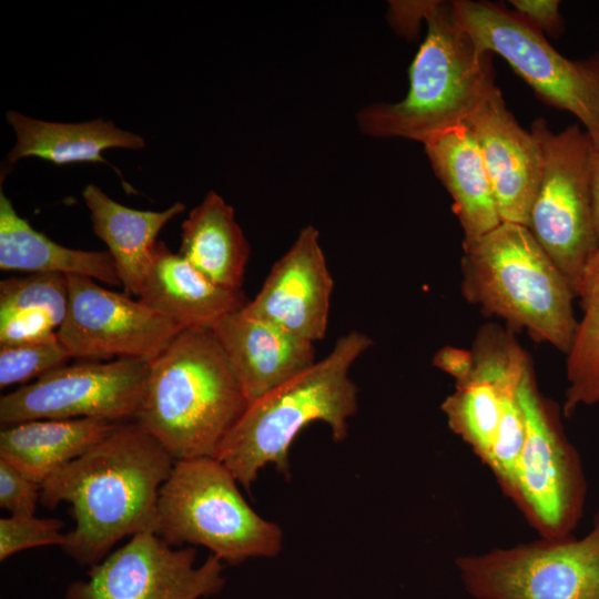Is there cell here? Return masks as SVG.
<instances>
[{
	"label": "cell",
	"mask_w": 599,
	"mask_h": 599,
	"mask_svg": "<svg viewBox=\"0 0 599 599\" xmlns=\"http://www.w3.org/2000/svg\"><path fill=\"white\" fill-rule=\"evenodd\" d=\"M174 459L134 420L118 423L41 484L40 504L71 505L74 528L61 548L79 565L103 560L123 538L156 529L158 499Z\"/></svg>",
	"instance_id": "6da1fadb"
},
{
	"label": "cell",
	"mask_w": 599,
	"mask_h": 599,
	"mask_svg": "<svg viewBox=\"0 0 599 599\" xmlns=\"http://www.w3.org/2000/svg\"><path fill=\"white\" fill-rule=\"evenodd\" d=\"M247 406L212 329L190 327L150 362L133 420L174 461L216 458Z\"/></svg>",
	"instance_id": "7a4b0ae2"
},
{
	"label": "cell",
	"mask_w": 599,
	"mask_h": 599,
	"mask_svg": "<svg viewBox=\"0 0 599 599\" xmlns=\"http://www.w3.org/2000/svg\"><path fill=\"white\" fill-rule=\"evenodd\" d=\"M372 345L373 339L359 331L342 335L312 367L251 403L226 435L216 459L250 490L268 464L291 477L290 447L311 423L327 424L333 439L344 440L348 419L357 412L358 388L349 369Z\"/></svg>",
	"instance_id": "3957f363"
},
{
	"label": "cell",
	"mask_w": 599,
	"mask_h": 599,
	"mask_svg": "<svg viewBox=\"0 0 599 599\" xmlns=\"http://www.w3.org/2000/svg\"><path fill=\"white\" fill-rule=\"evenodd\" d=\"M427 34L409 68V90L396 103L357 114L361 130L376 138L428 139L466 124L496 87L490 53L480 52L457 24L450 2L425 1Z\"/></svg>",
	"instance_id": "277c9868"
},
{
	"label": "cell",
	"mask_w": 599,
	"mask_h": 599,
	"mask_svg": "<svg viewBox=\"0 0 599 599\" xmlns=\"http://www.w3.org/2000/svg\"><path fill=\"white\" fill-rule=\"evenodd\" d=\"M463 250L460 291L468 303L568 353L576 294L527 226L501 222Z\"/></svg>",
	"instance_id": "5b68a950"
},
{
	"label": "cell",
	"mask_w": 599,
	"mask_h": 599,
	"mask_svg": "<svg viewBox=\"0 0 599 599\" xmlns=\"http://www.w3.org/2000/svg\"><path fill=\"white\" fill-rule=\"evenodd\" d=\"M155 532L171 546H203L231 566L273 558L283 547L281 527L248 506L216 458L174 463L159 493Z\"/></svg>",
	"instance_id": "8992f818"
},
{
	"label": "cell",
	"mask_w": 599,
	"mask_h": 599,
	"mask_svg": "<svg viewBox=\"0 0 599 599\" xmlns=\"http://www.w3.org/2000/svg\"><path fill=\"white\" fill-rule=\"evenodd\" d=\"M525 415L524 446L502 490L544 538L572 535L586 505L587 481L580 456L560 422L559 407L538 388L532 363L518 388Z\"/></svg>",
	"instance_id": "52a82bcc"
},
{
	"label": "cell",
	"mask_w": 599,
	"mask_h": 599,
	"mask_svg": "<svg viewBox=\"0 0 599 599\" xmlns=\"http://www.w3.org/2000/svg\"><path fill=\"white\" fill-rule=\"evenodd\" d=\"M530 132L539 143L542 167L527 227L578 297L598 253L590 194L593 142L577 125L555 133L542 118L532 122Z\"/></svg>",
	"instance_id": "ba28073f"
},
{
	"label": "cell",
	"mask_w": 599,
	"mask_h": 599,
	"mask_svg": "<svg viewBox=\"0 0 599 599\" xmlns=\"http://www.w3.org/2000/svg\"><path fill=\"white\" fill-rule=\"evenodd\" d=\"M457 24L483 53H497L535 92L577 116L599 144V54L570 60L516 12L487 1L450 2Z\"/></svg>",
	"instance_id": "9c48e42d"
},
{
	"label": "cell",
	"mask_w": 599,
	"mask_h": 599,
	"mask_svg": "<svg viewBox=\"0 0 599 599\" xmlns=\"http://www.w3.org/2000/svg\"><path fill=\"white\" fill-rule=\"evenodd\" d=\"M455 566L473 599H599V512L583 537H539Z\"/></svg>",
	"instance_id": "30bf717a"
},
{
	"label": "cell",
	"mask_w": 599,
	"mask_h": 599,
	"mask_svg": "<svg viewBox=\"0 0 599 599\" xmlns=\"http://www.w3.org/2000/svg\"><path fill=\"white\" fill-rule=\"evenodd\" d=\"M150 362H79L39 377L0 398L2 427L37 419L133 420Z\"/></svg>",
	"instance_id": "8fae6325"
},
{
	"label": "cell",
	"mask_w": 599,
	"mask_h": 599,
	"mask_svg": "<svg viewBox=\"0 0 599 599\" xmlns=\"http://www.w3.org/2000/svg\"><path fill=\"white\" fill-rule=\"evenodd\" d=\"M173 547L154 530L138 532L70 583L64 599H200L223 589L220 558L195 566V548Z\"/></svg>",
	"instance_id": "7c38bea8"
},
{
	"label": "cell",
	"mask_w": 599,
	"mask_h": 599,
	"mask_svg": "<svg viewBox=\"0 0 599 599\" xmlns=\"http://www.w3.org/2000/svg\"><path fill=\"white\" fill-rule=\"evenodd\" d=\"M69 302L57 332L72 358L151 362L184 329L167 316L95 280L67 275Z\"/></svg>",
	"instance_id": "4fadbf2b"
},
{
	"label": "cell",
	"mask_w": 599,
	"mask_h": 599,
	"mask_svg": "<svg viewBox=\"0 0 599 599\" xmlns=\"http://www.w3.org/2000/svg\"><path fill=\"white\" fill-rule=\"evenodd\" d=\"M469 375L440 405L449 429L485 465L490 455L507 388L521 379L531 359L515 336L488 323L477 331Z\"/></svg>",
	"instance_id": "5bb4252c"
},
{
	"label": "cell",
	"mask_w": 599,
	"mask_h": 599,
	"mask_svg": "<svg viewBox=\"0 0 599 599\" xmlns=\"http://www.w3.org/2000/svg\"><path fill=\"white\" fill-rule=\"evenodd\" d=\"M333 288L318 231L307 225L242 312L315 343L326 335Z\"/></svg>",
	"instance_id": "9a60e30c"
},
{
	"label": "cell",
	"mask_w": 599,
	"mask_h": 599,
	"mask_svg": "<svg viewBox=\"0 0 599 599\" xmlns=\"http://www.w3.org/2000/svg\"><path fill=\"white\" fill-rule=\"evenodd\" d=\"M466 125L479 144L501 222L527 226L541 177L537 139L518 124L498 88Z\"/></svg>",
	"instance_id": "2e32d148"
},
{
	"label": "cell",
	"mask_w": 599,
	"mask_h": 599,
	"mask_svg": "<svg viewBox=\"0 0 599 599\" xmlns=\"http://www.w3.org/2000/svg\"><path fill=\"white\" fill-rule=\"evenodd\" d=\"M248 405L316 363L314 343L242 309L211 328Z\"/></svg>",
	"instance_id": "e0dca14e"
},
{
	"label": "cell",
	"mask_w": 599,
	"mask_h": 599,
	"mask_svg": "<svg viewBox=\"0 0 599 599\" xmlns=\"http://www.w3.org/2000/svg\"><path fill=\"white\" fill-rule=\"evenodd\" d=\"M139 300L183 328H213L248 302L242 291L214 284L162 242L156 243Z\"/></svg>",
	"instance_id": "ac0fdd59"
},
{
	"label": "cell",
	"mask_w": 599,
	"mask_h": 599,
	"mask_svg": "<svg viewBox=\"0 0 599 599\" xmlns=\"http://www.w3.org/2000/svg\"><path fill=\"white\" fill-rule=\"evenodd\" d=\"M432 167L453 199V210L470 244L501 223L479 144L466 125L439 133L425 143Z\"/></svg>",
	"instance_id": "d6986e66"
},
{
	"label": "cell",
	"mask_w": 599,
	"mask_h": 599,
	"mask_svg": "<svg viewBox=\"0 0 599 599\" xmlns=\"http://www.w3.org/2000/svg\"><path fill=\"white\" fill-rule=\"evenodd\" d=\"M82 196L93 232L108 246L125 294L139 297L159 233L185 205L175 202L159 212L134 210L115 202L94 184L87 185Z\"/></svg>",
	"instance_id": "ffe728a7"
},
{
	"label": "cell",
	"mask_w": 599,
	"mask_h": 599,
	"mask_svg": "<svg viewBox=\"0 0 599 599\" xmlns=\"http://www.w3.org/2000/svg\"><path fill=\"white\" fill-rule=\"evenodd\" d=\"M17 142L8 155L10 164L24 158H39L57 165L78 162L109 163L102 156L108 149L140 150L142 136L119 129L112 121L97 119L81 123L37 120L18 111L6 113Z\"/></svg>",
	"instance_id": "44dd1931"
},
{
	"label": "cell",
	"mask_w": 599,
	"mask_h": 599,
	"mask_svg": "<svg viewBox=\"0 0 599 599\" xmlns=\"http://www.w3.org/2000/svg\"><path fill=\"white\" fill-rule=\"evenodd\" d=\"M116 424L100 418H75L37 419L7 426L0 432V459L42 484Z\"/></svg>",
	"instance_id": "7402d4cb"
},
{
	"label": "cell",
	"mask_w": 599,
	"mask_h": 599,
	"mask_svg": "<svg viewBox=\"0 0 599 599\" xmlns=\"http://www.w3.org/2000/svg\"><path fill=\"white\" fill-rule=\"evenodd\" d=\"M179 253L214 284L242 291L250 246L217 193L210 191L183 222Z\"/></svg>",
	"instance_id": "603a6c76"
},
{
	"label": "cell",
	"mask_w": 599,
	"mask_h": 599,
	"mask_svg": "<svg viewBox=\"0 0 599 599\" xmlns=\"http://www.w3.org/2000/svg\"><path fill=\"white\" fill-rule=\"evenodd\" d=\"M0 270L31 274L81 275L120 286L114 261L108 251H82L60 245L18 215L0 192Z\"/></svg>",
	"instance_id": "cb8c5ba5"
},
{
	"label": "cell",
	"mask_w": 599,
	"mask_h": 599,
	"mask_svg": "<svg viewBox=\"0 0 599 599\" xmlns=\"http://www.w3.org/2000/svg\"><path fill=\"white\" fill-rule=\"evenodd\" d=\"M67 275L37 273L0 282V346L44 338L64 322Z\"/></svg>",
	"instance_id": "d4e9b609"
},
{
	"label": "cell",
	"mask_w": 599,
	"mask_h": 599,
	"mask_svg": "<svg viewBox=\"0 0 599 599\" xmlns=\"http://www.w3.org/2000/svg\"><path fill=\"white\" fill-rule=\"evenodd\" d=\"M578 298L581 316L566 354L567 387L561 406L566 417L582 405L599 404V252L585 273Z\"/></svg>",
	"instance_id": "484cf974"
},
{
	"label": "cell",
	"mask_w": 599,
	"mask_h": 599,
	"mask_svg": "<svg viewBox=\"0 0 599 599\" xmlns=\"http://www.w3.org/2000/svg\"><path fill=\"white\" fill-rule=\"evenodd\" d=\"M72 359L57 333L44 338L0 346V387L39 378Z\"/></svg>",
	"instance_id": "4316f807"
},
{
	"label": "cell",
	"mask_w": 599,
	"mask_h": 599,
	"mask_svg": "<svg viewBox=\"0 0 599 599\" xmlns=\"http://www.w3.org/2000/svg\"><path fill=\"white\" fill-rule=\"evenodd\" d=\"M520 382L512 383L505 393L496 438L485 464L501 490L511 479L525 441V415L518 396Z\"/></svg>",
	"instance_id": "83f0119b"
},
{
	"label": "cell",
	"mask_w": 599,
	"mask_h": 599,
	"mask_svg": "<svg viewBox=\"0 0 599 599\" xmlns=\"http://www.w3.org/2000/svg\"><path fill=\"white\" fill-rule=\"evenodd\" d=\"M64 521L57 518L10 516L0 519V560L34 547L63 546L65 534L61 532Z\"/></svg>",
	"instance_id": "f1b7e54d"
},
{
	"label": "cell",
	"mask_w": 599,
	"mask_h": 599,
	"mask_svg": "<svg viewBox=\"0 0 599 599\" xmlns=\"http://www.w3.org/2000/svg\"><path fill=\"white\" fill-rule=\"evenodd\" d=\"M41 484L0 459V507L11 516H33L40 502Z\"/></svg>",
	"instance_id": "f546056e"
},
{
	"label": "cell",
	"mask_w": 599,
	"mask_h": 599,
	"mask_svg": "<svg viewBox=\"0 0 599 599\" xmlns=\"http://www.w3.org/2000/svg\"><path fill=\"white\" fill-rule=\"evenodd\" d=\"M516 13L544 33L556 34L561 30L562 20L557 0H511Z\"/></svg>",
	"instance_id": "4dcf8cb0"
},
{
	"label": "cell",
	"mask_w": 599,
	"mask_h": 599,
	"mask_svg": "<svg viewBox=\"0 0 599 599\" xmlns=\"http://www.w3.org/2000/svg\"><path fill=\"white\" fill-rule=\"evenodd\" d=\"M433 365L460 382L471 370L473 353L470 349L444 346L433 356Z\"/></svg>",
	"instance_id": "1f68e13d"
},
{
	"label": "cell",
	"mask_w": 599,
	"mask_h": 599,
	"mask_svg": "<svg viewBox=\"0 0 599 599\" xmlns=\"http://www.w3.org/2000/svg\"><path fill=\"white\" fill-rule=\"evenodd\" d=\"M591 209L599 252V144L593 143L590 180Z\"/></svg>",
	"instance_id": "d6a6232c"
}]
</instances>
